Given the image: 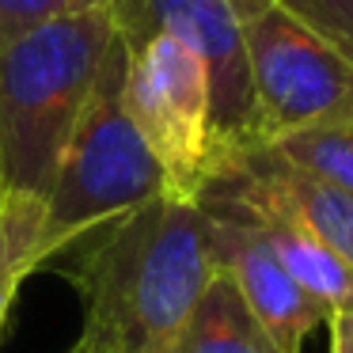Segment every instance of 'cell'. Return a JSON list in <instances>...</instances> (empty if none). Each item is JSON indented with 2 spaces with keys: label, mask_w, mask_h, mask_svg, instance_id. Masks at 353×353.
Masks as SVG:
<instances>
[{
  "label": "cell",
  "mask_w": 353,
  "mask_h": 353,
  "mask_svg": "<svg viewBox=\"0 0 353 353\" xmlns=\"http://www.w3.org/2000/svg\"><path fill=\"white\" fill-rule=\"evenodd\" d=\"M125 107L163 168L168 194L198 201L221 168L209 69L186 42L152 34L130 50Z\"/></svg>",
  "instance_id": "obj_5"
},
{
  "label": "cell",
  "mask_w": 353,
  "mask_h": 353,
  "mask_svg": "<svg viewBox=\"0 0 353 353\" xmlns=\"http://www.w3.org/2000/svg\"><path fill=\"white\" fill-rule=\"evenodd\" d=\"M209 183L224 186L239 198H251L289 213L292 221L304 224L312 236H319L353 270V194L350 190L292 168L277 152H270L266 145L228 152Z\"/></svg>",
  "instance_id": "obj_8"
},
{
  "label": "cell",
  "mask_w": 353,
  "mask_h": 353,
  "mask_svg": "<svg viewBox=\"0 0 353 353\" xmlns=\"http://www.w3.org/2000/svg\"><path fill=\"white\" fill-rule=\"evenodd\" d=\"M72 353H95V350H92V345H84V342H77V350H72Z\"/></svg>",
  "instance_id": "obj_17"
},
{
  "label": "cell",
  "mask_w": 353,
  "mask_h": 353,
  "mask_svg": "<svg viewBox=\"0 0 353 353\" xmlns=\"http://www.w3.org/2000/svg\"><path fill=\"white\" fill-rule=\"evenodd\" d=\"M213 274L201 205L160 194L92 232L77 266L80 342L95 353H175Z\"/></svg>",
  "instance_id": "obj_1"
},
{
  "label": "cell",
  "mask_w": 353,
  "mask_h": 353,
  "mask_svg": "<svg viewBox=\"0 0 353 353\" xmlns=\"http://www.w3.org/2000/svg\"><path fill=\"white\" fill-rule=\"evenodd\" d=\"M353 65V0H270Z\"/></svg>",
  "instance_id": "obj_13"
},
{
  "label": "cell",
  "mask_w": 353,
  "mask_h": 353,
  "mask_svg": "<svg viewBox=\"0 0 353 353\" xmlns=\"http://www.w3.org/2000/svg\"><path fill=\"white\" fill-rule=\"evenodd\" d=\"M266 148L277 152L285 163H292V168L353 194V118L289 133V137L274 141Z\"/></svg>",
  "instance_id": "obj_12"
},
{
  "label": "cell",
  "mask_w": 353,
  "mask_h": 353,
  "mask_svg": "<svg viewBox=\"0 0 353 353\" xmlns=\"http://www.w3.org/2000/svg\"><path fill=\"white\" fill-rule=\"evenodd\" d=\"M69 8V0H0V46Z\"/></svg>",
  "instance_id": "obj_14"
},
{
  "label": "cell",
  "mask_w": 353,
  "mask_h": 353,
  "mask_svg": "<svg viewBox=\"0 0 353 353\" xmlns=\"http://www.w3.org/2000/svg\"><path fill=\"white\" fill-rule=\"evenodd\" d=\"M201 194H216V198H224V201L243 209V213L251 216V224L262 232V239L274 247L281 266L292 274V281H296L327 315L350 312L353 307V270L345 266L319 236H312L304 224H296L289 213H281V209L262 205V201H251V198H239V194L224 190V186H213V183Z\"/></svg>",
  "instance_id": "obj_9"
},
{
  "label": "cell",
  "mask_w": 353,
  "mask_h": 353,
  "mask_svg": "<svg viewBox=\"0 0 353 353\" xmlns=\"http://www.w3.org/2000/svg\"><path fill=\"white\" fill-rule=\"evenodd\" d=\"M175 353H285L243 304L228 277L213 274Z\"/></svg>",
  "instance_id": "obj_10"
},
{
  "label": "cell",
  "mask_w": 353,
  "mask_h": 353,
  "mask_svg": "<svg viewBox=\"0 0 353 353\" xmlns=\"http://www.w3.org/2000/svg\"><path fill=\"white\" fill-rule=\"evenodd\" d=\"M72 8H88V4H103V0H69Z\"/></svg>",
  "instance_id": "obj_16"
},
{
  "label": "cell",
  "mask_w": 353,
  "mask_h": 353,
  "mask_svg": "<svg viewBox=\"0 0 353 353\" xmlns=\"http://www.w3.org/2000/svg\"><path fill=\"white\" fill-rule=\"evenodd\" d=\"M327 327H330V353H353V307L334 312L327 319Z\"/></svg>",
  "instance_id": "obj_15"
},
{
  "label": "cell",
  "mask_w": 353,
  "mask_h": 353,
  "mask_svg": "<svg viewBox=\"0 0 353 353\" xmlns=\"http://www.w3.org/2000/svg\"><path fill=\"white\" fill-rule=\"evenodd\" d=\"M114 39L103 0L69 8L0 46V194L46 201Z\"/></svg>",
  "instance_id": "obj_2"
},
{
  "label": "cell",
  "mask_w": 353,
  "mask_h": 353,
  "mask_svg": "<svg viewBox=\"0 0 353 353\" xmlns=\"http://www.w3.org/2000/svg\"><path fill=\"white\" fill-rule=\"evenodd\" d=\"M42 224H46L42 198L0 194V330L12 312L19 281L42 266Z\"/></svg>",
  "instance_id": "obj_11"
},
{
  "label": "cell",
  "mask_w": 353,
  "mask_h": 353,
  "mask_svg": "<svg viewBox=\"0 0 353 353\" xmlns=\"http://www.w3.org/2000/svg\"><path fill=\"white\" fill-rule=\"evenodd\" d=\"M198 205L205 213L213 270L228 277L232 289L251 307V315L285 353H300L304 338L315 327H323L330 315L292 281V274L274 254V247L262 239V232L239 205L216 198V194H201Z\"/></svg>",
  "instance_id": "obj_7"
},
{
  "label": "cell",
  "mask_w": 353,
  "mask_h": 353,
  "mask_svg": "<svg viewBox=\"0 0 353 353\" xmlns=\"http://www.w3.org/2000/svg\"><path fill=\"white\" fill-rule=\"evenodd\" d=\"M254 145L353 118V65L270 0H239Z\"/></svg>",
  "instance_id": "obj_4"
},
{
  "label": "cell",
  "mask_w": 353,
  "mask_h": 353,
  "mask_svg": "<svg viewBox=\"0 0 353 353\" xmlns=\"http://www.w3.org/2000/svg\"><path fill=\"white\" fill-rule=\"evenodd\" d=\"M107 8L125 50L141 46L152 34L186 42L209 69L213 130L221 152L228 156L254 145V99L239 0H107Z\"/></svg>",
  "instance_id": "obj_6"
},
{
  "label": "cell",
  "mask_w": 353,
  "mask_h": 353,
  "mask_svg": "<svg viewBox=\"0 0 353 353\" xmlns=\"http://www.w3.org/2000/svg\"><path fill=\"white\" fill-rule=\"evenodd\" d=\"M125 69L130 50L122 39H114L46 194L42 262L88 239L103 224L168 194L163 168L125 107Z\"/></svg>",
  "instance_id": "obj_3"
}]
</instances>
